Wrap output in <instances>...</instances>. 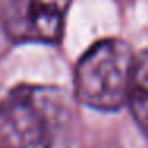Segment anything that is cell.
I'll return each mask as SVG.
<instances>
[{"label":"cell","instance_id":"obj_1","mask_svg":"<svg viewBox=\"0 0 148 148\" xmlns=\"http://www.w3.org/2000/svg\"><path fill=\"white\" fill-rule=\"evenodd\" d=\"M135 56L119 38L94 43L78 61L75 92L81 103L99 112H115L127 100Z\"/></svg>","mask_w":148,"mask_h":148},{"label":"cell","instance_id":"obj_2","mask_svg":"<svg viewBox=\"0 0 148 148\" xmlns=\"http://www.w3.org/2000/svg\"><path fill=\"white\" fill-rule=\"evenodd\" d=\"M54 88L23 84L0 102V145L3 148H51L54 138Z\"/></svg>","mask_w":148,"mask_h":148},{"label":"cell","instance_id":"obj_3","mask_svg":"<svg viewBox=\"0 0 148 148\" xmlns=\"http://www.w3.org/2000/svg\"><path fill=\"white\" fill-rule=\"evenodd\" d=\"M72 0H2L0 24L18 43L54 45L62 40Z\"/></svg>","mask_w":148,"mask_h":148},{"label":"cell","instance_id":"obj_4","mask_svg":"<svg viewBox=\"0 0 148 148\" xmlns=\"http://www.w3.org/2000/svg\"><path fill=\"white\" fill-rule=\"evenodd\" d=\"M126 103H129L138 129L148 137V49L134 59Z\"/></svg>","mask_w":148,"mask_h":148},{"label":"cell","instance_id":"obj_5","mask_svg":"<svg viewBox=\"0 0 148 148\" xmlns=\"http://www.w3.org/2000/svg\"><path fill=\"white\" fill-rule=\"evenodd\" d=\"M0 148H3V147H2V145H0Z\"/></svg>","mask_w":148,"mask_h":148}]
</instances>
